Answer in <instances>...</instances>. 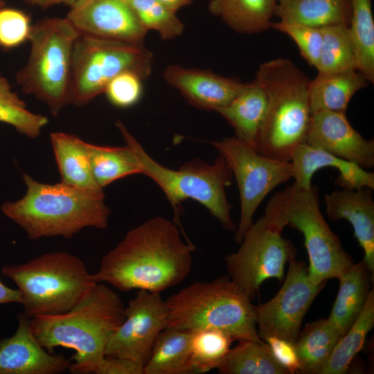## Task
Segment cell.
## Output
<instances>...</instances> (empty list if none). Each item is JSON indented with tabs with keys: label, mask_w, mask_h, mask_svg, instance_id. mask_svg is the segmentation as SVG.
<instances>
[{
	"label": "cell",
	"mask_w": 374,
	"mask_h": 374,
	"mask_svg": "<svg viewBox=\"0 0 374 374\" xmlns=\"http://www.w3.org/2000/svg\"><path fill=\"white\" fill-rule=\"evenodd\" d=\"M222 374H290L274 357L267 344L238 341L217 368Z\"/></svg>",
	"instance_id": "obj_31"
},
{
	"label": "cell",
	"mask_w": 374,
	"mask_h": 374,
	"mask_svg": "<svg viewBox=\"0 0 374 374\" xmlns=\"http://www.w3.org/2000/svg\"><path fill=\"white\" fill-rule=\"evenodd\" d=\"M152 53L143 44H132L80 35L73 55L71 102L82 106L104 93L118 75L131 71L143 80L152 70Z\"/></svg>",
	"instance_id": "obj_10"
},
{
	"label": "cell",
	"mask_w": 374,
	"mask_h": 374,
	"mask_svg": "<svg viewBox=\"0 0 374 374\" xmlns=\"http://www.w3.org/2000/svg\"><path fill=\"white\" fill-rule=\"evenodd\" d=\"M80 34L66 18H48L32 26L27 64L16 75L22 91L57 115L71 102L73 55Z\"/></svg>",
	"instance_id": "obj_8"
},
{
	"label": "cell",
	"mask_w": 374,
	"mask_h": 374,
	"mask_svg": "<svg viewBox=\"0 0 374 374\" xmlns=\"http://www.w3.org/2000/svg\"><path fill=\"white\" fill-rule=\"evenodd\" d=\"M1 271L17 285L23 314L29 319L70 310L96 285L81 259L60 251L4 265Z\"/></svg>",
	"instance_id": "obj_6"
},
{
	"label": "cell",
	"mask_w": 374,
	"mask_h": 374,
	"mask_svg": "<svg viewBox=\"0 0 374 374\" xmlns=\"http://www.w3.org/2000/svg\"><path fill=\"white\" fill-rule=\"evenodd\" d=\"M267 109L266 93L253 80L244 84L238 94L217 112L234 129L237 138L254 148Z\"/></svg>",
	"instance_id": "obj_23"
},
{
	"label": "cell",
	"mask_w": 374,
	"mask_h": 374,
	"mask_svg": "<svg viewBox=\"0 0 374 374\" xmlns=\"http://www.w3.org/2000/svg\"><path fill=\"white\" fill-rule=\"evenodd\" d=\"M374 325V291L371 290L355 321L336 344L321 374H344Z\"/></svg>",
	"instance_id": "obj_32"
},
{
	"label": "cell",
	"mask_w": 374,
	"mask_h": 374,
	"mask_svg": "<svg viewBox=\"0 0 374 374\" xmlns=\"http://www.w3.org/2000/svg\"><path fill=\"white\" fill-rule=\"evenodd\" d=\"M278 0H211L209 11L240 33H257L271 28Z\"/></svg>",
	"instance_id": "obj_28"
},
{
	"label": "cell",
	"mask_w": 374,
	"mask_h": 374,
	"mask_svg": "<svg viewBox=\"0 0 374 374\" xmlns=\"http://www.w3.org/2000/svg\"><path fill=\"white\" fill-rule=\"evenodd\" d=\"M66 19L82 35L143 44L147 30L127 0H81Z\"/></svg>",
	"instance_id": "obj_15"
},
{
	"label": "cell",
	"mask_w": 374,
	"mask_h": 374,
	"mask_svg": "<svg viewBox=\"0 0 374 374\" xmlns=\"http://www.w3.org/2000/svg\"><path fill=\"white\" fill-rule=\"evenodd\" d=\"M0 122L12 126L22 135L35 139L39 136L48 120L30 112L12 90L8 80L0 76Z\"/></svg>",
	"instance_id": "obj_35"
},
{
	"label": "cell",
	"mask_w": 374,
	"mask_h": 374,
	"mask_svg": "<svg viewBox=\"0 0 374 374\" xmlns=\"http://www.w3.org/2000/svg\"><path fill=\"white\" fill-rule=\"evenodd\" d=\"M271 28L290 36L296 44L303 57L310 65L317 68L322 42L321 28L281 20L272 22Z\"/></svg>",
	"instance_id": "obj_37"
},
{
	"label": "cell",
	"mask_w": 374,
	"mask_h": 374,
	"mask_svg": "<svg viewBox=\"0 0 374 374\" xmlns=\"http://www.w3.org/2000/svg\"><path fill=\"white\" fill-rule=\"evenodd\" d=\"M287 276L276 294L265 303L254 305L258 334L262 340L277 337L295 343L304 317L325 283L315 284L308 267L293 255Z\"/></svg>",
	"instance_id": "obj_13"
},
{
	"label": "cell",
	"mask_w": 374,
	"mask_h": 374,
	"mask_svg": "<svg viewBox=\"0 0 374 374\" xmlns=\"http://www.w3.org/2000/svg\"><path fill=\"white\" fill-rule=\"evenodd\" d=\"M3 6H4V2L2 0H0V8L3 7Z\"/></svg>",
	"instance_id": "obj_46"
},
{
	"label": "cell",
	"mask_w": 374,
	"mask_h": 374,
	"mask_svg": "<svg viewBox=\"0 0 374 374\" xmlns=\"http://www.w3.org/2000/svg\"><path fill=\"white\" fill-rule=\"evenodd\" d=\"M282 232L262 216L247 231L239 249L224 257L229 278L251 300L265 280L283 281L285 265L296 254Z\"/></svg>",
	"instance_id": "obj_12"
},
{
	"label": "cell",
	"mask_w": 374,
	"mask_h": 374,
	"mask_svg": "<svg viewBox=\"0 0 374 374\" xmlns=\"http://www.w3.org/2000/svg\"><path fill=\"white\" fill-rule=\"evenodd\" d=\"M21 303V295L17 289H12L0 280V305L7 303Z\"/></svg>",
	"instance_id": "obj_42"
},
{
	"label": "cell",
	"mask_w": 374,
	"mask_h": 374,
	"mask_svg": "<svg viewBox=\"0 0 374 374\" xmlns=\"http://www.w3.org/2000/svg\"><path fill=\"white\" fill-rule=\"evenodd\" d=\"M17 320L15 334L0 340V374H60L69 371L71 360L40 345L28 317L19 313Z\"/></svg>",
	"instance_id": "obj_17"
},
{
	"label": "cell",
	"mask_w": 374,
	"mask_h": 374,
	"mask_svg": "<svg viewBox=\"0 0 374 374\" xmlns=\"http://www.w3.org/2000/svg\"><path fill=\"white\" fill-rule=\"evenodd\" d=\"M163 76L191 105L216 112L226 106L244 84L208 70L188 69L175 64L168 66Z\"/></svg>",
	"instance_id": "obj_18"
},
{
	"label": "cell",
	"mask_w": 374,
	"mask_h": 374,
	"mask_svg": "<svg viewBox=\"0 0 374 374\" xmlns=\"http://www.w3.org/2000/svg\"><path fill=\"white\" fill-rule=\"evenodd\" d=\"M165 301L166 328L217 329L234 340L264 342L258 334L251 300L228 276L195 281Z\"/></svg>",
	"instance_id": "obj_5"
},
{
	"label": "cell",
	"mask_w": 374,
	"mask_h": 374,
	"mask_svg": "<svg viewBox=\"0 0 374 374\" xmlns=\"http://www.w3.org/2000/svg\"><path fill=\"white\" fill-rule=\"evenodd\" d=\"M265 341L275 359L287 369L290 374L300 372V364L294 343L277 337H269Z\"/></svg>",
	"instance_id": "obj_40"
},
{
	"label": "cell",
	"mask_w": 374,
	"mask_h": 374,
	"mask_svg": "<svg viewBox=\"0 0 374 374\" xmlns=\"http://www.w3.org/2000/svg\"><path fill=\"white\" fill-rule=\"evenodd\" d=\"M373 274L363 261L353 264L338 278L337 297L327 319L343 336L351 327L362 310Z\"/></svg>",
	"instance_id": "obj_22"
},
{
	"label": "cell",
	"mask_w": 374,
	"mask_h": 374,
	"mask_svg": "<svg viewBox=\"0 0 374 374\" xmlns=\"http://www.w3.org/2000/svg\"><path fill=\"white\" fill-rule=\"evenodd\" d=\"M26 194L6 202L1 211L27 234L30 240L62 236L71 238L87 227L108 226L110 209L105 194L81 190L62 182H39L24 174Z\"/></svg>",
	"instance_id": "obj_3"
},
{
	"label": "cell",
	"mask_w": 374,
	"mask_h": 374,
	"mask_svg": "<svg viewBox=\"0 0 374 374\" xmlns=\"http://www.w3.org/2000/svg\"><path fill=\"white\" fill-rule=\"evenodd\" d=\"M61 182L96 194L104 195L91 167L87 143L74 134L53 132L50 136Z\"/></svg>",
	"instance_id": "obj_21"
},
{
	"label": "cell",
	"mask_w": 374,
	"mask_h": 374,
	"mask_svg": "<svg viewBox=\"0 0 374 374\" xmlns=\"http://www.w3.org/2000/svg\"><path fill=\"white\" fill-rule=\"evenodd\" d=\"M141 80L134 72H123L108 83L104 93L112 105L121 108L130 107L135 105L141 96Z\"/></svg>",
	"instance_id": "obj_39"
},
{
	"label": "cell",
	"mask_w": 374,
	"mask_h": 374,
	"mask_svg": "<svg viewBox=\"0 0 374 374\" xmlns=\"http://www.w3.org/2000/svg\"><path fill=\"white\" fill-rule=\"evenodd\" d=\"M233 337L217 329L191 332L190 353L193 373H204L217 368L231 349Z\"/></svg>",
	"instance_id": "obj_34"
},
{
	"label": "cell",
	"mask_w": 374,
	"mask_h": 374,
	"mask_svg": "<svg viewBox=\"0 0 374 374\" xmlns=\"http://www.w3.org/2000/svg\"><path fill=\"white\" fill-rule=\"evenodd\" d=\"M143 28L156 30L163 39L179 36L184 25L176 13L158 0H127Z\"/></svg>",
	"instance_id": "obj_36"
},
{
	"label": "cell",
	"mask_w": 374,
	"mask_h": 374,
	"mask_svg": "<svg viewBox=\"0 0 374 374\" xmlns=\"http://www.w3.org/2000/svg\"><path fill=\"white\" fill-rule=\"evenodd\" d=\"M322 42L317 69L328 73L356 70L353 47L346 25L321 28Z\"/></svg>",
	"instance_id": "obj_33"
},
{
	"label": "cell",
	"mask_w": 374,
	"mask_h": 374,
	"mask_svg": "<svg viewBox=\"0 0 374 374\" xmlns=\"http://www.w3.org/2000/svg\"><path fill=\"white\" fill-rule=\"evenodd\" d=\"M28 3L37 6L42 8H47L60 3V0H25Z\"/></svg>",
	"instance_id": "obj_44"
},
{
	"label": "cell",
	"mask_w": 374,
	"mask_h": 374,
	"mask_svg": "<svg viewBox=\"0 0 374 374\" xmlns=\"http://www.w3.org/2000/svg\"><path fill=\"white\" fill-rule=\"evenodd\" d=\"M32 24L25 12L13 8H0V47L10 49L29 39Z\"/></svg>",
	"instance_id": "obj_38"
},
{
	"label": "cell",
	"mask_w": 374,
	"mask_h": 374,
	"mask_svg": "<svg viewBox=\"0 0 374 374\" xmlns=\"http://www.w3.org/2000/svg\"><path fill=\"white\" fill-rule=\"evenodd\" d=\"M372 189L342 188L323 197L327 215L332 220H346L364 251L363 262L374 273V200Z\"/></svg>",
	"instance_id": "obj_19"
},
{
	"label": "cell",
	"mask_w": 374,
	"mask_h": 374,
	"mask_svg": "<svg viewBox=\"0 0 374 374\" xmlns=\"http://www.w3.org/2000/svg\"><path fill=\"white\" fill-rule=\"evenodd\" d=\"M120 296L105 283H99L77 305L60 314L30 319V328L48 352L62 346L75 351L69 371L93 373L105 356L112 337L125 319Z\"/></svg>",
	"instance_id": "obj_2"
},
{
	"label": "cell",
	"mask_w": 374,
	"mask_h": 374,
	"mask_svg": "<svg viewBox=\"0 0 374 374\" xmlns=\"http://www.w3.org/2000/svg\"><path fill=\"white\" fill-rule=\"evenodd\" d=\"M368 83L365 76L357 70L319 73L309 84L311 114L323 110L346 113L353 95Z\"/></svg>",
	"instance_id": "obj_25"
},
{
	"label": "cell",
	"mask_w": 374,
	"mask_h": 374,
	"mask_svg": "<svg viewBox=\"0 0 374 374\" xmlns=\"http://www.w3.org/2000/svg\"><path fill=\"white\" fill-rule=\"evenodd\" d=\"M290 162L292 166L294 184L303 188H310L313 175L325 167L335 168L339 175L336 180L342 188L374 189V173L366 171L356 163L343 159L307 143L298 146Z\"/></svg>",
	"instance_id": "obj_20"
},
{
	"label": "cell",
	"mask_w": 374,
	"mask_h": 374,
	"mask_svg": "<svg viewBox=\"0 0 374 374\" xmlns=\"http://www.w3.org/2000/svg\"><path fill=\"white\" fill-rule=\"evenodd\" d=\"M125 316L105 355L126 358L144 367L157 337L167 327L166 301L159 292L140 290L125 308Z\"/></svg>",
	"instance_id": "obj_14"
},
{
	"label": "cell",
	"mask_w": 374,
	"mask_h": 374,
	"mask_svg": "<svg viewBox=\"0 0 374 374\" xmlns=\"http://www.w3.org/2000/svg\"><path fill=\"white\" fill-rule=\"evenodd\" d=\"M143 366L132 360L105 355L93 373L96 374H143Z\"/></svg>",
	"instance_id": "obj_41"
},
{
	"label": "cell",
	"mask_w": 374,
	"mask_h": 374,
	"mask_svg": "<svg viewBox=\"0 0 374 374\" xmlns=\"http://www.w3.org/2000/svg\"><path fill=\"white\" fill-rule=\"evenodd\" d=\"M81 0H60V3H62L64 4H66L70 7L75 5L78 2L80 1Z\"/></svg>",
	"instance_id": "obj_45"
},
{
	"label": "cell",
	"mask_w": 374,
	"mask_h": 374,
	"mask_svg": "<svg viewBox=\"0 0 374 374\" xmlns=\"http://www.w3.org/2000/svg\"><path fill=\"white\" fill-rule=\"evenodd\" d=\"M306 143L363 168L374 167L373 139H364L353 127L344 112L312 113Z\"/></svg>",
	"instance_id": "obj_16"
},
{
	"label": "cell",
	"mask_w": 374,
	"mask_h": 374,
	"mask_svg": "<svg viewBox=\"0 0 374 374\" xmlns=\"http://www.w3.org/2000/svg\"><path fill=\"white\" fill-rule=\"evenodd\" d=\"M168 10L176 13L181 8L191 3L193 0H158Z\"/></svg>",
	"instance_id": "obj_43"
},
{
	"label": "cell",
	"mask_w": 374,
	"mask_h": 374,
	"mask_svg": "<svg viewBox=\"0 0 374 374\" xmlns=\"http://www.w3.org/2000/svg\"><path fill=\"white\" fill-rule=\"evenodd\" d=\"M351 13L348 26L356 70L368 82H374V20L371 0H350Z\"/></svg>",
	"instance_id": "obj_30"
},
{
	"label": "cell",
	"mask_w": 374,
	"mask_h": 374,
	"mask_svg": "<svg viewBox=\"0 0 374 374\" xmlns=\"http://www.w3.org/2000/svg\"><path fill=\"white\" fill-rule=\"evenodd\" d=\"M211 144L227 162L238 184L240 217L234 238L240 244L266 196L292 178V163L266 157L235 136Z\"/></svg>",
	"instance_id": "obj_11"
},
{
	"label": "cell",
	"mask_w": 374,
	"mask_h": 374,
	"mask_svg": "<svg viewBox=\"0 0 374 374\" xmlns=\"http://www.w3.org/2000/svg\"><path fill=\"white\" fill-rule=\"evenodd\" d=\"M180 233L179 226L165 217L145 221L103 257L92 279L123 292L161 293L179 284L190 272L195 249Z\"/></svg>",
	"instance_id": "obj_1"
},
{
	"label": "cell",
	"mask_w": 374,
	"mask_h": 374,
	"mask_svg": "<svg viewBox=\"0 0 374 374\" xmlns=\"http://www.w3.org/2000/svg\"><path fill=\"white\" fill-rule=\"evenodd\" d=\"M350 0H278L274 15L280 20L321 28L348 26Z\"/></svg>",
	"instance_id": "obj_26"
},
{
	"label": "cell",
	"mask_w": 374,
	"mask_h": 374,
	"mask_svg": "<svg viewBox=\"0 0 374 374\" xmlns=\"http://www.w3.org/2000/svg\"><path fill=\"white\" fill-rule=\"evenodd\" d=\"M340 337L327 319L307 324L294 343L299 373L321 374Z\"/></svg>",
	"instance_id": "obj_29"
},
{
	"label": "cell",
	"mask_w": 374,
	"mask_h": 374,
	"mask_svg": "<svg viewBox=\"0 0 374 374\" xmlns=\"http://www.w3.org/2000/svg\"><path fill=\"white\" fill-rule=\"evenodd\" d=\"M267 97V109L254 148L269 158L290 161L306 143L310 123V80L290 60L261 64L254 80Z\"/></svg>",
	"instance_id": "obj_4"
},
{
	"label": "cell",
	"mask_w": 374,
	"mask_h": 374,
	"mask_svg": "<svg viewBox=\"0 0 374 374\" xmlns=\"http://www.w3.org/2000/svg\"><path fill=\"white\" fill-rule=\"evenodd\" d=\"M191 332L164 329L157 337L143 368V374H193Z\"/></svg>",
	"instance_id": "obj_27"
},
{
	"label": "cell",
	"mask_w": 374,
	"mask_h": 374,
	"mask_svg": "<svg viewBox=\"0 0 374 374\" xmlns=\"http://www.w3.org/2000/svg\"><path fill=\"white\" fill-rule=\"evenodd\" d=\"M263 216L281 231L290 226L303 234L308 275L314 283L337 278L353 264L321 213L317 186L303 188L294 183L287 186L268 201Z\"/></svg>",
	"instance_id": "obj_7"
},
{
	"label": "cell",
	"mask_w": 374,
	"mask_h": 374,
	"mask_svg": "<svg viewBox=\"0 0 374 374\" xmlns=\"http://www.w3.org/2000/svg\"><path fill=\"white\" fill-rule=\"evenodd\" d=\"M116 125L126 143L125 145L111 147L87 143L92 172L103 189L119 179L141 174L140 162L132 141V135L121 121H117Z\"/></svg>",
	"instance_id": "obj_24"
},
{
	"label": "cell",
	"mask_w": 374,
	"mask_h": 374,
	"mask_svg": "<svg viewBox=\"0 0 374 374\" xmlns=\"http://www.w3.org/2000/svg\"><path fill=\"white\" fill-rule=\"evenodd\" d=\"M132 141L137 154L141 174L152 179L163 191L175 213V222L181 228V204L188 199L204 206L222 226L235 231L231 216L225 187L231 184L233 175L226 160L219 156L212 164L194 159L178 170L163 166L152 158L132 136Z\"/></svg>",
	"instance_id": "obj_9"
}]
</instances>
